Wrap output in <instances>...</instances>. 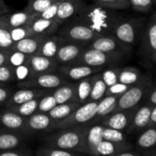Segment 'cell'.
Returning <instances> with one entry per match:
<instances>
[{
	"instance_id": "c3c4849f",
	"label": "cell",
	"mask_w": 156,
	"mask_h": 156,
	"mask_svg": "<svg viewBox=\"0 0 156 156\" xmlns=\"http://www.w3.org/2000/svg\"><path fill=\"white\" fill-rule=\"evenodd\" d=\"M59 2L53 1V3L43 12L40 14H36V18H41V19H46V20H54L57 12V8H58Z\"/></svg>"
},
{
	"instance_id": "8992f818",
	"label": "cell",
	"mask_w": 156,
	"mask_h": 156,
	"mask_svg": "<svg viewBox=\"0 0 156 156\" xmlns=\"http://www.w3.org/2000/svg\"><path fill=\"white\" fill-rule=\"evenodd\" d=\"M56 34L64 41L82 43L87 46L96 38L99 37L87 26L70 20L60 25Z\"/></svg>"
},
{
	"instance_id": "4dcf8cb0",
	"label": "cell",
	"mask_w": 156,
	"mask_h": 156,
	"mask_svg": "<svg viewBox=\"0 0 156 156\" xmlns=\"http://www.w3.org/2000/svg\"><path fill=\"white\" fill-rule=\"evenodd\" d=\"M93 75L83 78V79L75 82L76 101L80 105H83L89 101V97H90L92 83H93Z\"/></svg>"
},
{
	"instance_id": "d6986e66",
	"label": "cell",
	"mask_w": 156,
	"mask_h": 156,
	"mask_svg": "<svg viewBox=\"0 0 156 156\" xmlns=\"http://www.w3.org/2000/svg\"><path fill=\"white\" fill-rule=\"evenodd\" d=\"M47 90H41V89H36V88H23L20 87L19 90L13 92L9 98V100L6 102L5 106L7 108L23 104L27 101H30L34 98H39L47 94Z\"/></svg>"
},
{
	"instance_id": "94428289",
	"label": "cell",
	"mask_w": 156,
	"mask_h": 156,
	"mask_svg": "<svg viewBox=\"0 0 156 156\" xmlns=\"http://www.w3.org/2000/svg\"><path fill=\"white\" fill-rule=\"evenodd\" d=\"M28 1H29V0H28Z\"/></svg>"
},
{
	"instance_id": "681fc988",
	"label": "cell",
	"mask_w": 156,
	"mask_h": 156,
	"mask_svg": "<svg viewBox=\"0 0 156 156\" xmlns=\"http://www.w3.org/2000/svg\"><path fill=\"white\" fill-rule=\"evenodd\" d=\"M11 88L6 86V84H0V104H6L12 94Z\"/></svg>"
},
{
	"instance_id": "f35d334b",
	"label": "cell",
	"mask_w": 156,
	"mask_h": 156,
	"mask_svg": "<svg viewBox=\"0 0 156 156\" xmlns=\"http://www.w3.org/2000/svg\"><path fill=\"white\" fill-rule=\"evenodd\" d=\"M37 156H78L72 151L62 150L52 146H44L37 151Z\"/></svg>"
},
{
	"instance_id": "603a6c76",
	"label": "cell",
	"mask_w": 156,
	"mask_h": 156,
	"mask_svg": "<svg viewBox=\"0 0 156 156\" xmlns=\"http://www.w3.org/2000/svg\"><path fill=\"white\" fill-rule=\"evenodd\" d=\"M25 134L3 129L0 130V151L14 150L20 147L24 140Z\"/></svg>"
},
{
	"instance_id": "8fae6325",
	"label": "cell",
	"mask_w": 156,
	"mask_h": 156,
	"mask_svg": "<svg viewBox=\"0 0 156 156\" xmlns=\"http://www.w3.org/2000/svg\"><path fill=\"white\" fill-rule=\"evenodd\" d=\"M105 67H94L82 63H66L59 65L57 72L70 82L79 81L83 78L91 76L99 73Z\"/></svg>"
},
{
	"instance_id": "11a10c76",
	"label": "cell",
	"mask_w": 156,
	"mask_h": 156,
	"mask_svg": "<svg viewBox=\"0 0 156 156\" xmlns=\"http://www.w3.org/2000/svg\"><path fill=\"white\" fill-rule=\"evenodd\" d=\"M113 156H139V154L137 152H134V151L129 150V151H124L119 152Z\"/></svg>"
},
{
	"instance_id": "91938a15",
	"label": "cell",
	"mask_w": 156,
	"mask_h": 156,
	"mask_svg": "<svg viewBox=\"0 0 156 156\" xmlns=\"http://www.w3.org/2000/svg\"><path fill=\"white\" fill-rule=\"evenodd\" d=\"M151 156H156V152H154V153L151 154Z\"/></svg>"
},
{
	"instance_id": "db71d44e",
	"label": "cell",
	"mask_w": 156,
	"mask_h": 156,
	"mask_svg": "<svg viewBox=\"0 0 156 156\" xmlns=\"http://www.w3.org/2000/svg\"><path fill=\"white\" fill-rule=\"evenodd\" d=\"M9 13V9L5 4L4 0H0V16H3Z\"/></svg>"
},
{
	"instance_id": "60d3db41",
	"label": "cell",
	"mask_w": 156,
	"mask_h": 156,
	"mask_svg": "<svg viewBox=\"0 0 156 156\" xmlns=\"http://www.w3.org/2000/svg\"><path fill=\"white\" fill-rule=\"evenodd\" d=\"M57 105L56 100L54 97L52 96L51 92H48L44 96L39 98V104H38V109L37 112L41 113H48L51 111L55 106Z\"/></svg>"
},
{
	"instance_id": "7402d4cb",
	"label": "cell",
	"mask_w": 156,
	"mask_h": 156,
	"mask_svg": "<svg viewBox=\"0 0 156 156\" xmlns=\"http://www.w3.org/2000/svg\"><path fill=\"white\" fill-rule=\"evenodd\" d=\"M34 35L49 36L56 34L60 24L55 20H46L41 18H35V20L30 24Z\"/></svg>"
},
{
	"instance_id": "277c9868",
	"label": "cell",
	"mask_w": 156,
	"mask_h": 156,
	"mask_svg": "<svg viewBox=\"0 0 156 156\" xmlns=\"http://www.w3.org/2000/svg\"><path fill=\"white\" fill-rule=\"evenodd\" d=\"M145 18L121 20L115 27L113 35L123 43L134 47L141 38L146 26Z\"/></svg>"
},
{
	"instance_id": "d4e9b609",
	"label": "cell",
	"mask_w": 156,
	"mask_h": 156,
	"mask_svg": "<svg viewBox=\"0 0 156 156\" xmlns=\"http://www.w3.org/2000/svg\"><path fill=\"white\" fill-rule=\"evenodd\" d=\"M119 97L118 96H105L101 100L98 102L97 114L91 124L99 123L104 118L115 111L117 102Z\"/></svg>"
},
{
	"instance_id": "7dc6e473",
	"label": "cell",
	"mask_w": 156,
	"mask_h": 156,
	"mask_svg": "<svg viewBox=\"0 0 156 156\" xmlns=\"http://www.w3.org/2000/svg\"><path fill=\"white\" fill-rule=\"evenodd\" d=\"M129 87L130 86H128V85L118 82V83H116V84H114V85L108 87L107 92H106V96H118V97H120L123 93H125L129 88Z\"/></svg>"
},
{
	"instance_id": "f5cc1de1",
	"label": "cell",
	"mask_w": 156,
	"mask_h": 156,
	"mask_svg": "<svg viewBox=\"0 0 156 156\" xmlns=\"http://www.w3.org/2000/svg\"><path fill=\"white\" fill-rule=\"evenodd\" d=\"M10 50H0V66L8 63V58Z\"/></svg>"
},
{
	"instance_id": "6f0895ef",
	"label": "cell",
	"mask_w": 156,
	"mask_h": 156,
	"mask_svg": "<svg viewBox=\"0 0 156 156\" xmlns=\"http://www.w3.org/2000/svg\"><path fill=\"white\" fill-rule=\"evenodd\" d=\"M151 62H152V63H155V64H156V53L152 56V58H151Z\"/></svg>"
},
{
	"instance_id": "9f6ffc18",
	"label": "cell",
	"mask_w": 156,
	"mask_h": 156,
	"mask_svg": "<svg viewBox=\"0 0 156 156\" xmlns=\"http://www.w3.org/2000/svg\"><path fill=\"white\" fill-rule=\"evenodd\" d=\"M156 125V105L153 106L152 110H151V119H150V125Z\"/></svg>"
},
{
	"instance_id": "7a4b0ae2",
	"label": "cell",
	"mask_w": 156,
	"mask_h": 156,
	"mask_svg": "<svg viewBox=\"0 0 156 156\" xmlns=\"http://www.w3.org/2000/svg\"><path fill=\"white\" fill-rule=\"evenodd\" d=\"M88 125H80L58 129L47 139V144L55 148L84 153L85 137Z\"/></svg>"
},
{
	"instance_id": "836d02e7",
	"label": "cell",
	"mask_w": 156,
	"mask_h": 156,
	"mask_svg": "<svg viewBox=\"0 0 156 156\" xmlns=\"http://www.w3.org/2000/svg\"><path fill=\"white\" fill-rule=\"evenodd\" d=\"M12 46L10 28L6 22L5 15L0 16V50H11Z\"/></svg>"
},
{
	"instance_id": "74e56055",
	"label": "cell",
	"mask_w": 156,
	"mask_h": 156,
	"mask_svg": "<svg viewBox=\"0 0 156 156\" xmlns=\"http://www.w3.org/2000/svg\"><path fill=\"white\" fill-rule=\"evenodd\" d=\"M52 3L53 0H29L25 10L31 14H40L47 9Z\"/></svg>"
},
{
	"instance_id": "d590c367",
	"label": "cell",
	"mask_w": 156,
	"mask_h": 156,
	"mask_svg": "<svg viewBox=\"0 0 156 156\" xmlns=\"http://www.w3.org/2000/svg\"><path fill=\"white\" fill-rule=\"evenodd\" d=\"M39 98H34L31 99L30 101H27L23 104L9 108V109L15 111L16 113L27 118L32 114H34L35 112H37L38 109V104H39Z\"/></svg>"
},
{
	"instance_id": "bcb514c9",
	"label": "cell",
	"mask_w": 156,
	"mask_h": 156,
	"mask_svg": "<svg viewBox=\"0 0 156 156\" xmlns=\"http://www.w3.org/2000/svg\"><path fill=\"white\" fill-rule=\"evenodd\" d=\"M11 82H15L14 68L8 63L0 66V84Z\"/></svg>"
},
{
	"instance_id": "1f68e13d",
	"label": "cell",
	"mask_w": 156,
	"mask_h": 156,
	"mask_svg": "<svg viewBox=\"0 0 156 156\" xmlns=\"http://www.w3.org/2000/svg\"><path fill=\"white\" fill-rule=\"evenodd\" d=\"M142 76V73L140 70L137 67L134 66H126V67H121L119 74V82L128 85V86H132L136 84Z\"/></svg>"
},
{
	"instance_id": "8d00e7d4",
	"label": "cell",
	"mask_w": 156,
	"mask_h": 156,
	"mask_svg": "<svg viewBox=\"0 0 156 156\" xmlns=\"http://www.w3.org/2000/svg\"><path fill=\"white\" fill-rule=\"evenodd\" d=\"M93 3L112 10H126L130 8L129 0H93Z\"/></svg>"
},
{
	"instance_id": "5b68a950",
	"label": "cell",
	"mask_w": 156,
	"mask_h": 156,
	"mask_svg": "<svg viewBox=\"0 0 156 156\" xmlns=\"http://www.w3.org/2000/svg\"><path fill=\"white\" fill-rule=\"evenodd\" d=\"M128 55L117 52H105L89 47L85 50L73 62V63H82L94 67H107L110 65H117L124 62Z\"/></svg>"
},
{
	"instance_id": "d6a6232c",
	"label": "cell",
	"mask_w": 156,
	"mask_h": 156,
	"mask_svg": "<svg viewBox=\"0 0 156 156\" xmlns=\"http://www.w3.org/2000/svg\"><path fill=\"white\" fill-rule=\"evenodd\" d=\"M107 89L108 87L106 86V84L102 79L100 72L95 73L93 75V83H92V89L89 97V101L98 102L99 100H101L106 96Z\"/></svg>"
},
{
	"instance_id": "30bf717a",
	"label": "cell",
	"mask_w": 156,
	"mask_h": 156,
	"mask_svg": "<svg viewBox=\"0 0 156 156\" xmlns=\"http://www.w3.org/2000/svg\"><path fill=\"white\" fill-rule=\"evenodd\" d=\"M87 47L105 52H117L124 55H129L132 50V47L123 43L113 34L101 35L92 41Z\"/></svg>"
},
{
	"instance_id": "4316f807",
	"label": "cell",
	"mask_w": 156,
	"mask_h": 156,
	"mask_svg": "<svg viewBox=\"0 0 156 156\" xmlns=\"http://www.w3.org/2000/svg\"><path fill=\"white\" fill-rule=\"evenodd\" d=\"M62 42V40L57 34L45 36L41 41V47L37 54H40L47 58L54 59Z\"/></svg>"
},
{
	"instance_id": "9a60e30c",
	"label": "cell",
	"mask_w": 156,
	"mask_h": 156,
	"mask_svg": "<svg viewBox=\"0 0 156 156\" xmlns=\"http://www.w3.org/2000/svg\"><path fill=\"white\" fill-rule=\"evenodd\" d=\"M55 121L48 115V113L35 112L26 118V128L29 134L39 131L53 130Z\"/></svg>"
},
{
	"instance_id": "3957f363",
	"label": "cell",
	"mask_w": 156,
	"mask_h": 156,
	"mask_svg": "<svg viewBox=\"0 0 156 156\" xmlns=\"http://www.w3.org/2000/svg\"><path fill=\"white\" fill-rule=\"evenodd\" d=\"M153 85L154 82L149 75L142 74L136 84L130 86L129 88L119 98L115 111L129 109L139 106L144 98L146 99Z\"/></svg>"
},
{
	"instance_id": "484cf974",
	"label": "cell",
	"mask_w": 156,
	"mask_h": 156,
	"mask_svg": "<svg viewBox=\"0 0 156 156\" xmlns=\"http://www.w3.org/2000/svg\"><path fill=\"white\" fill-rule=\"evenodd\" d=\"M57 104H63L76 100L75 82H67L51 91Z\"/></svg>"
},
{
	"instance_id": "9c48e42d",
	"label": "cell",
	"mask_w": 156,
	"mask_h": 156,
	"mask_svg": "<svg viewBox=\"0 0 156 156\" xmlns=\"http://www.w3.org/2000/svg\"><path fill=\"white\" fill-rule=\"evenodd\" d=\"M156 53V13L146 23L140 40V55L143 61L151 62Z\"/></svg>"
},
{
	"instance_id": "7bdbcfd3",
	"label": "cell",
	"mask_w": 156,
	"mask_h": 156,
	"mask_svg": "<svg viewBox=\"0 0 156 156\" xmlns=\"http://www.w3.org/2000/svg\"><path fill=\"white\" fill-rule=\"evenodd\" d=\"M30 55H27L21 51L16 50H10L8 58V64L15 68L20 65L27 63L30 60Z\"/></svg>"
},
{
	"instance_id": "4fadbf2b",
	"label": "cell",
	"mask_w": 156,
	"mask_h": 156,
	"mask_svg": "<svg viewBox=\"0 0 156 156\" xmlns=\"http://www.w3.org/2000/svg\"><path fill=\"white\" fill-rule=\"evenodd\" d=\"M86 47L87 45L82 43L62 41L54 59L59 65L72 63L78 58Z\"/></svg>"
},
{
	"instance_id": "ba28073f",
	"label": "cell",
	"mask_w": 156,
	"mask_h": 156,
	"mask_svg": "<svg viewBox=\"0 0 156 156\" xmlns=\"http://www.w3.org/2000/svg\"><path fill=\"white\" fill-rule=\"evenodd\" d=\"M69 82L66 78H64L57 71L52 73H47L42 74H38L30 79L18 83L19 87L23 88H36L47 91H52L58 87Z\"/></svg>"
},
{
	"instance_id": "ab89813d",
	"label": "cell",
	"mask_w": 156,
	"mask_h": 156,
	"mask_svg": "<svg viewBox=\"0 0 156 156\" xmlns=\"http://www.w3.org/2000/svg\"><path fill=\"white\" fill-rule=\"evenodd\" d=\"M103 140L112 142H125L127 141L126 134L123 130H119L108 127H104L102 132Z\"/></svg>"
},
{
	"instance_id": "6da1fadb",
	"label": "cell",
	"mask_w": 156,
	"mask_h": 156,
	"mask_svg": "<svg viewBox=\"0 0 156 156\" xmlns=\"http://www.w3.org/2000/svg\"><path fill=\"white\" fill-rule=\"evenodd\" d=\"M117 10L102 8L96 4L85 6L70 21L87 26L98 36L113 34L116 25L122 20ZM68 20V21H69Z\"/></svg>"
},
{
	"instance_id": "ffe728a7",
	"label": "cell",
	"mask_w": 156,
	"mask_h": 156,
	"mask_svg": "<svg viewBox=\"0 0 156 156\" xmlns=\"http://www.w3.org/2000/svg\"><path fill=\"white\" fill-rule=\"evenodd\" d=\"M29 65L31 69L33 76L47 73L56 72L59 64L55 59L47 58L40 54H34L30 57Z\"/></svg>"
},
{
	"instance_id": "2e32d148",
	"label": "cell",
	"mask_w": 156,
	"mask_h": 156,
	"mask_svg": "<svg viewBox=\"0 0 156 156\" xmlns=\"http://www.w3.org/2000/svg\"><path fill=\"white\" fill-rule=\"evenodd\" d=\"M85 6L84 0H66L59 2L54 20L62 25L73 18Z\"/></svg>"
},
{
	"instance_id": "5bb4252c",
	"label": "cell",
	"mask_w": 156,
	"mask_h": 156,
	"mask_svg": "<svg viewBox=\"0 0 156 156\" xmlns=\"http://www.w3.org/2000/svg\"><path fill=\"white\" fill-rule=\"evenodd\" d=\"M0 125L6 129L30 135L26 128V118L9 108L0 112Z\"/></svg>"
},
{
	"instance_id": "83f0119b",
	"label": "cell",
	"mask_w": 156,
	"mask_h": 156,
	"mask_svg": "<svg viewBox=\"0 0 156 156\" xmlns=\"http://www.w3.org/2000/svg\"><path fill=\"white\" fill-rule=\"evenodd\" d=\"M36 18V14H31L25 9L22 11L15 12V13H9L5 15V20L8 26L11 28L20 27L23 25L30 24Z\"/></svg>"
},
{
	"instance_id": "ac0fdd59",
	"label": "cell",
	"mask_w": 156,
	"mask_h": 156,
	"mask_svg": "<svg viewBox=\"0 0 156 156\" xmlns=\"http://www.w3.org/2000/svg\"><path fill=\"white\" fill-rule=\"evenodd\" d=\"M103 129L104 126L100 123L88 125L85 137L84 153H87L90 156H96L97 147L103 140Z\"/></svg>"
},
{
	"instance_id": "e0dca14e",
	"label": "cell",
	"mask_w": 156,
	"mask_h": 156,
	"mask_svg": "<svg viewBox=\"0 0 156 156\" xmlns=\"http://www.w3.org/2000/svg\"><path fill=\"white\" fill-rule=\"evenodd\" d=\"M153 106L145 102L139 105L131 119V123L128 129L129 132H137L143 130L150 125V119Z\"/></svg>"
},
{
	"instance_id": "52a82bcc",
	"label": "cell",
	"mask_w": 156,
	"mask_h": 156,
	"mask_svg": "<svg viewBox=\"0 0 156 156\" xmlns=\"http://www.w3.org/2000/svg\"><path fill=\"white\" fill-rule=\"evenodd\" d=\"M98 102L88 101L78 107L67 118L58 122H55L53 130L68 129L80 125H89L96 117Z\"/></svg>"
},
{
	"instance_id": "f546056e",
	"label": "cell",
	"mask_w": 156,
	"mask_h": 156,
	"mask_svg": "<svg viewBox=\"0 0 156 156\" xmlns=\"http://www.w3.org/2000/svg\"><path fill=\"white\" fill-rule=\"evenodd\" d=\"M136 144L139 149L146 151L156 147V125H151L144 129L139 136Z\"/></svg>"
},
{
	"instance_id": "f1b7e54d",
	"label": "cell",
	"mask_w": 156,
	"mask_h": 156,
	"mask_svg": "<svg viewBox=\"0 0 156 156\" xmlns=\"http://www.w3.org/2000/svg\"><path fill=\"white\" fill-rule=\"evenodd\" d=\"M81 106L76 100L63 103V104H57L51 111L48 112V115L55 121L58 122L60 120L64 119L67 118L73 111H74L78 107Z\"/></svg>"
},
{
	"instance_id": "44dd1931",
	"label": "cell",
	"mask_w": 156,
	"mask_h": 156,
	"mask_svg": "<svg viewBox=\"0 0 156 156\" xmlns=\"http://www.w3.org/2000/svg\"><path fill=\"white\" fill-rule=\"evenodd\" d=\"M44 37L45 36H41V35H32V36L27 37L25 39H22L15 42L11 50L21 51L30 56L37 54Z\"/></svg>"
},
{
	"instance_id": "f907efd6",
	"label": "cell",
	"mask_w": 156,
	"mask_h": 156,
	"mask_svg": "<svg viewBox=\"0 0 156 156\" xmlns=\"http://www.w3.org/2000/svg\"><path fill=\"white\" fill-rule=\"evenodd\" d=\"M0 156H30L29 151H19V150H9L0 151Z\"/></svg>"
},
{
	"instance_id": "816d5d0a",
	"label": "cell",
	"mask_w": 156,
	"mask_h": 156,
	"mask_svg": "<svg viewBox=\"0 0 156 156\" xmlns=\"http://www.w3.org/2000/svg\"><path fill=\"white\" fill-rule=\"evenodd\" d=\"M145 102H147V103H149V104H151L152 106L156 105V84L155 83H154L151 90L150 91L149 95L147 96Z\"/></svg>"
},
{
	"instance_id": "680465c9",
	"label": "cell",
	"mask_w": 156,
	"mask_h": 156,
	"mask_svg": "<svg viewBox=\"0 0 156 156\" xmlns=\"http://www.w3.org/2000/svg\"><path fill=\"white\" fill-rule=\"evenodd\" d=\"M55 2H62V1H66V0H53Z\"/></svg>"
},
{
	"instance_id": "b9f144b4",
	"label": "cell",
	"mask_w": 156,
	"mask_h": 156,
	"mask_svg": "<svg viewBox=\"0 0 156 156\" xmlns=\"http://www.w3.org/2000/svg\"><path fill=\"white\" fill-rule=\"evenodd\" d=\"M10 35H11V39L13 41V44L22 39H25L27 37L32 36L34 35L31 28L30 26V24L28 25H23V26H20V27H15V28H11L10 29Z\"/></svg>"
},
{
	"instance_id": "cb8c5ba5",
	"label": "cell",
	"mask_w": 156,
	"mask_h": 156,
	"mask_svg": "<svg viewBox=\"0 0 156 156\" xmlns=\"http://www.w3.org/2000/svg\"><path fill=\"white\" fill-rule=\"evenodd\" d=\"M132 149V145L128 141L112 142L103 140L97 147L96 156H113L119 152Z\"/></svg>"
},
{
	"instance_id": "ee69618b",
	"label": "cell",
	"mask_w": 156,
	"mask_h": 156,
	"mask_svg": "<svg viewBox=\"0 0 156 156\" xmlns=\"http://www.w3.org/2000/svg\"><path fill=\"white\" fill-rule=\"evenodd\" d=\"M14 75H15V82L20 83L27 81L33 77V73L29 65V62L25 64L20 65L14 68Z\"/></svg>"
},
{
	"instance_id": "e575fe53",
	"label": "cell",
	"mask_w": 156,
	"mask_h": 156,
	"mask_svg": "<svg viewBox=\"0 0 156 156\" xmlns=\"http://www.w3.org/2000/svg\"><path fill=\"white\" fill-rule=\"evenodd\" d=\"M120 69L121 67L119 64H117L107 66L100 71V75L108 87L119 82V74Z\"/></svg>"
},
{
	"instance_id": "7c38bea8",
	"label": "cell",
	"mask_w": 156,
	"mask_h": 156,
	"mask_svg": "<svg viewBox=\"0 0 156 156\" xmlns=\"http://www.w3.org/2000/svg\"><path fill=\"white\" fill-rule=\"evenodd\" d=\"M138 106L129 109L125 110H119L114 111L111 114L108 115L106 118H104L99 123L102 124L104 127L119 129V130H126L129 129L132 117L137 109Z\"/></svg>"
},
{
	"instance_id": "f6af8a7d",
	"label": "cell",
	"mask_w": 156,
	"mask_h": 156,
	"mask_svg": "<svg viewBox=\"0 0 156 156\" xmlns=\"http://www.w3.org/2000/svg\"><path fill=\"white\" fill-rule=\"evenodd\" d=\"M130 8L139 12H149L153 7L156 0H129Z\"/></svg>"
}]
</instances>
